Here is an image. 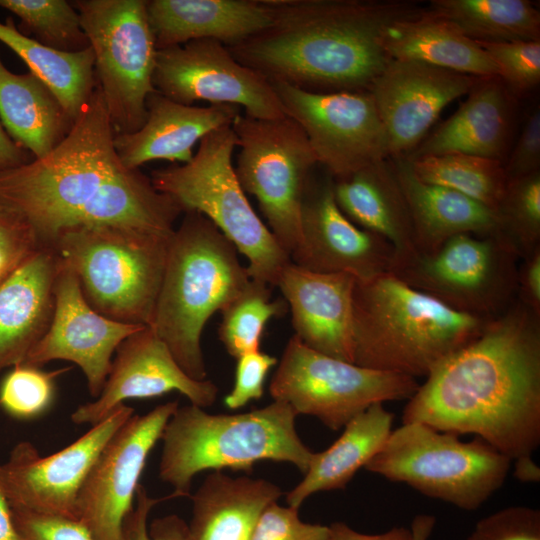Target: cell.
<instances>
[{"label": "cell", "instance_id": "obj_1", "mask_svg": "<svg viewBox=\"0 0 540 540\" xmlns=\"http://www.w3.org/2000/svg\"><path fill=\"white\" fill-rule=\"evenodd\" d=\"M97 85L64 139L48 154L0 170V210L43 247L78 226L112 225L171 236L182 209L139 169H127Z\"/></svg>", "mask_w": 540, "mask_h": 540}, {"label": "cell", "instance_id": "obj_2", "mask_svg": "<svg viewBox=\"0 0 540 540\" xmlns=\"http://www.w3.org/2000/svg\"><path fill=\"white\" fill-rule=\"evenodd\" d=\"M402 422L474 434L516 462L540 444V316L519 300L440 362Z\"/></svg>", "mask_w": 540, "mask_h": 540}, {"label": "cell", "instance_id": "obj_3", "mask_svg": "<svg viewBox=\"0 0 540 540\" xmlns=\"http://www.w3.org/2000/svg\"><path fill=\"white\" fill-rule=\"evenodd\" d=\"M272 23L228 47L269 82L310 92L368 91L392 60L383 37L422 10L400 0H267Z\"/></svg>", "mask_w": 540, "mask_h": 540}, {"label": "cell", "instance_id": "obj_4", "mask_svg": "<svg viewBox=\"0 0 540 540\" xmlns=\"http://www.w3.org/2000/svg\"><path fill=\"white\" fill-rule=\"evenodd\" d=\"M489 320L456 311L391 272L356 278L354 363L426 377L478 337Z\"/></svg>", "mask_w": 540, "mask_h": 540}, {"label": "cell", "instance_id": "obj_5", "mask_svg": "<svg viewBox=\"0 0 540 540\" xmlns=\"http://www.w3.org/2000/svg\"><path fill=\"white\" fill-rule=\"evenodd\" d=\"M235 246L202 214L185 212L168 246L151 327L184 372L207 376L201 348L203 328L249 283Z\"/></svg>", "mask_w": 540, "mask_h": 540}, {"label": "cell", "instance_id": "obj_6", "mask_svg": "<svg viewBox=\"0 0 540 540\" xmlns=\"http://www.w3.org/2000/svg\"><path fill=\"white\" fill-rule=\"evenodd\" d=\"M297 416L279 400L236 414H211L193 404L178 406L160 439L159 477L173 488L166 498L190 497L192 481L203 471L250 473L263 460L290 463L304 474L315 452L298 435Z\"/></svg>", "mask_w": 540, "mask_h": 540}, {"label": "cell", "instance_id": "obj_7", "mask_svg": "<svg viewBox=\"0 0 540 540\" xmlns=\"http://www.w3.org/2000/svg\"><path fill=\"white\" fill-rule=\"evenodd\" d=\"M171 236L78 226L61 232L50 248L75 273L92 309L114 321L150 326Z\"/></svg>", "mask_w": 540, "mask_h": 540}, {"label": "cell", "instance_id": "obj_8", "mask_svg": "<svg viewBox=\"0 0 540 540\" xmlns=\"http://www.w3.org/2000/svg\"><path fill=\"white\" fill-rule=\"evenodd\" d=\"M237 139L231 125L205 135L197 152L182 165L155 170L154 187L182 211H195L211 221L248 261L251 279L276 286L291 262L268 226L251 206L235 173L232 155Z\"/></svg>", "mask_w": 540, "mask_h": 540}, {"label": "cell", "instance_id": "obj_9", "mask_svg": "<svg viewBox=\"0 0 540 540\" xmlns=\"http://www.w3.org/2000/svg\"><path fill=\"white\" fill-rule=\"evenodd\" d=\"M512 461L475 436L471 441L420 422L392 430L364 467L461 510L480 508L504 484Z\"/></svg>", "mask_w": 540, "mask_h": 540}, {"label": "cell", "instance_id": "obj_10", "mask_svg": "<svg viewBox=\"0 0 540 540\" xmlns=\"http://www.w3.org/2000/svg\"><path fill=\"white\" fill-rule=\"evenodd\" d=\"M519 260L501 233H464L433 251L396 259L391 273L456 311L493 319L517 299Z\"/></svg>", "mask_w": 540, "mask_h": 540}, {"label": "cell", "instance_id": "obj_11", "mask_svg": "<svg viewBox=\"0 0 540 540\" xmlns=\"http://www.w3.org/2000/svg\"><path fill=\"white\" fill-rule=\"evenodd\" d=\"M71 4L94 54L95 76L115 134L134 133L145 123L146 102L155 92L156 47L145 0H76Z\"/></svg>", "mask_w": 540, "mask_h": 540}, {"label": "cell", "instance_id": "obj_12", "mask_svg": "<svg viewBox=\"0 0 540 540\" xmlns=\"http://www.w3.org/2000/svg\"><path fill=\"white\" fill-rule=\"evenodd\" d=\"M232 129L240 148L238 181L258 201L268 228L290 255L301 239V212L317 163L307 137L290 117L238 115Z\"/></svg>", "mask_w": 540, "mask_h": 540}, {"label": "cell", "instance_id": "obj_13", "mask_svg": "<svg viewBox=\"0 0 540 540\" xmlns=\"http://www.w3.org/2000/svg\"><path fill=\"white\" fill-rule=\"evenodd\" d=\"M413 377L357 365L315 351L293 335L271 379L273 400L297 415L317 418L333 431L375 403L409 400L419 387Z\"/></svg>", "mask_w": 540, "mask_h": 540}, {"label": "cell", "instance_id": "obj_14", "mask_svg": "<svg viewBox=\"0 0 540 540\" xmlns=\"http://www.w3.org/2000/svg\"><path fill=\"white\" fill-rule=\"evenodd\" d=\"M286 116L304 131L317 163L334 178L388 159L386 133L368 91L310 92L270 82Z\"/></svg>", "mask_w": 540, "mask_h": 540}, {"label": "cell", "instance_id": "obj_15", "mask_svg": "<svg viewBox=\"0 0 540 540\" xmlns=\"http://www.w3.org/2000/svg\"><path fill=\"white\" fill-rule=\"evenodd\" d=\"M153 86L184 105L206 101L242 107L246 116L255 119L286 116L272 84L212 39L157 50Z\"/></svg>", "mask_w": 540, "mask_h": 540}, {"label": "cell", "instance_id": "obj_16", "mask_svg": "<svg viewBox=\"0 0 540 540\" xmlns=\"http://www.w3.org/2000/svg\"><path fill=\"white\" fill-rule=\"evenodd\" d=\"M133 414L132 407L122 404L48 456H41L28 441L16 444L7 461L0 464V488L10 507L77 518L78 496L92 466Z\"/></svg>", "mask_w": 540, "mask_h": 540}, {"label": "cell", "instance_id": "obj_17", "mask_svg": "<svg viewBox=\"0 0 540 540\" xmlns=\"http://www.w3.org/2000/svg\"><path fill=\"white\" fill-rule=\"evenodd\" d=\"M178 401L133 414L107 442L78 496L77 518L94 540H124L147 459L178 408Z\"/></svg>", "mask_w": 540, "mask_h": 540}, {"label": "cell", "instance_id": "obj_18", "mask_svg": "<svg viewBox=\"0 0 540 540\" xmlns=\"http://www.w3.org/2000/svg\"><path fill=\"white\" fill-rule=\"evenodd\" d=\"M54 296L51 324L23 364L41 367L53 360L73 362L82 370L89 393L96 399L110 373L113 353L145 326L114 321L92 309L77 276L61 261Z\"/></svg>", "mask_w": 540, "mask_h": 540}, {"label": "cell", "instance_id": "obj_19", "mask_svg": "<svg viewBox=\"0 0 540 540\" xmlns=\"http://www.w3.org/2000/svg\"><path fill=\"white\" fill-rule=\"evenodd\" d=\"M479 77L412 60H391L370 93L382 121L390 159L407 157L441 111L467 95Z\"/></svg>", "mask_w": 540, "mask_h": 540}, {"label": "cell", "instance_id": "obj_20", "mask_svg": "<svg viewBox=\"0 0 540 540\" xmlns=\"http://www.w3.org/2000/svg\"><path fill=\"white\" fill-rule=\"evenodd\" d=\"M177 391L190 404L211 406L218 387L210 380L188 376L155 331L145 326L117 348L115 359L100 395L80 405L72 414L76 425H95L129 399H148Z\"/></svg>", "mask_w": 540, "mask_h": 540}, {"label": "cell", "instance_id": "obj_21", "mask_svg": "<svg viewBox=\"0 0 540 540\" xmlns=\"http://www.w3.org/2000/svg\"><path fill=\"white\" fill-rule=\"evenodd\" d=\"M290 259L310 271L349 273L364 279L391 272L395 250L341 211L332 182L315 187L310 182L301 212V239Z\"/></svg>", "mask_w": 540, "mask_h": 540}, {"label": "cell", "instance_id": "obj_22", "mask_svg": "<svg viewBox=\"0 0 540 540\" xmlns=\"http://www.w3.org/2000/svg\"><path fill=\"white\" fill-rule=\"evenodd\" d=\"M355 281L349 273L315 272L290 262L276 283L290 308L294 335L315 351L353 363Z\"/></svg>", "mask_w": 540, "mask_h": 540}, {"label": "cell", "instance_id": "obj_23", "mask_svg": "<svg viewBox=\"0 0 540 540\" xmlns=\"http://www.w3.org/2000/svg\"><path fill=\"white\" fill-rule=\"evenodd\" d=\"M144 125L134 133L115 134L114 147L122 165L139 169L152 160L189 162L193 147L208 133L232 125L240 108L228 104L198 107L184 105L151 93Z\"/></svg>", "mask_w": 540, "mask_h": 540}, {"label": "cell", "instance_id": "obj_24", "mask_svg": "<svg viewBox=\"0 0 540 540\" xmlns=\"http://www.w3.org/2000/svg\"><path fill=\"white\" fill-rule=\"evenodd\" d=\"M157 50L212 39L234 46L272 23L267 0H148Z\"/></svg>", "mask_w": 540, "mask_h": 540}, {"label": "cell", "instance_id": "obj_25", "mask_svg": "<svg viewBox=\"0 0 540 540\" xmlns=\"http://www.w3.org/2000/svg\"><path fill=\"white\" fill-rule=\"evenodd\" d=\"M513 96L500 77L480 78L458 110L405 158L463 153L503 162L511 136Z\"/></svg>", "mask_w": 540, "mask_h": 540}, {"label": "cell", "instance_id": "obj_26", "mask_svg": "<svg viewBox=\"0 0 540 540\" xmlns=\"http://www.w3.org/2000/svg\"><path fill=\"white\" fill-rule=\"evenodd\" d=\"M60 261L44 247L0 285V371L21 365L53 317Z\"/></svg>", "mask_w": 540, "mask_h": 540}, {"label": "cell", "instance_id": "obj_27", "mask_svg": "<svg viewBox=\"0 0 540 540\" xmlns=\"http://www.w3.org/2000/svg\"><path fill=\"white\" fill-rule=\"evenodd\" d=\"M391 160L409 209L416 252L433 251L459 234L501 233L495 211L456 191L422 181L406 158Z\"/></svg>", "mask_w": 540, "mask_h": 540}, {"label": "cell", "instance_id": "obj_28", "mask_svg": "<svg viewBox=\"0 0 540 540\" xmlns=\"http://www.w3.org/2000/svg\"><path fill=\"white\" fill-rule=\"evenodd\" d=\"M332 185L341 211L357 226L389 242L395 260L416 252L409 209L390 158L334 179Z\"/></svg>", "mask_w": 540, "mask_h": 540}, {"label": "cell", "instance_id": "obj_29", "mask_svg": "<svg viewBox=\"0 0 540 540\" xmlns=\"http://www.w3.org/2000/svg\"><path fill=\"white\" fill-rule=\"evenodd\" d=\"M281 495L268 480L212 471L190 496L187 540H251L260 515Z\"/></svg>", "mask_w": 540, "mask_h": 540}, {"label": "cell", "instance_id": "obj_30", "mask_svg": "<svg viewBox=\"0 0 540 540\" xmlns=\"http://www.w3.org/2000/svg\"><path fill=\"white\" fill-rule=\"evenodd\" d=\"M383 47L393 60L423 62L479 78L499 77L495 64L476 41L431 10L391 24Z\"/></svg>", "mask_w": 540, "mask_h": 540}, {"label": "cell", "instance_id": "obj_31", "mask_svg": "<svg viewBox=\"0 0 540 540\" xmlns=\"http://www.w3.org/2000/svg\"><path fill=\"white\" fill-rule=\"evenodd\" d=\"M375 403L352 418L326 450L314 453L303 479L286 495L289 506L299 509L317 492L344 489L360 468L377 455L392 432L394 414Z\"/></svg>", "mask_w": 540, "mask_h": 540}, {"label": "cell", "instance_id": "obj_32", "mask_svg": "<svg viewBox=\"0 0 540 540\" xmlns=\"http://www.w3.org/2000/svg\"><path fill=\"white\" fill-rule=\"evenodd\" d=\"M0 123L16 144L41 158L64 139L74 122L37 76L9 71L0 57Z\"/></svg>", "mask_w": 540, "mask_h": 540}, {"label": "cell", "instance_id": "obj_33", "mask_svg": "<svg viewBox=\"0 0 540 540\" xmlns=\"http://www.w3.org/2000/svg\"><path fill=\"white\" fill-rule=\"evenodd\" d=\"M0 42L52 91L74 122L97 85L92 49L64 52L47 47L22 34L11 18L0 22Z\"/></svg>", "mask_w": 540, "mask_h": 540}, {"label": "cell", "instance_id": "obj_34", "mask_svg": "<svg viewBox=\"0 0 540 540\" xmlns=\"http://www.w3.org/2000/svg\"><path fill=\"white\" fill-rule=\"evenodd\" d=\"M429 10L477 42L540 40V12L528 0H432Z\"/></svg>", "mask_w": 540, "mask_h": 540}, {"label": "cell", "instance_id": "obj_35", "mask_svg": "<svg viewBox=\"0 0 540 540\" xmlns=\"http://www.w3.org/2000/svg\"><path fill=\"white\" fill-rule=\"evenodd\" d=\"M408 161L422 181L456 191L493 211L506 189L507 177L500 160L447 153Z\"/></svg>", "mask_w": 540, "mask_h": 540}, {"label": "cell", "instance_id": "obj_36", "mask_svg": "<svg viewBox=\"0 0 540 540\" xmlns=\"http://www.w3.org/2000/svg\"><path fill=\"white\" fill-rule=\"evenodd\" d=\"M286 302L271 300V285L250 279L246 287L220 312L218 336L234 358L260 350L267 322L284 314Z\"/></svg>", "mask_w": 540, "mask_h": 540}, {"label": "cell", "instance_id": "obj_37", "mask_svg": "<svg viewBox=\"0 0 540 540\" xmlns=\"http://www.w3.org/2000/svg\"><path fill=\"white\" fill-rule=\"evenodd\" d=\"M0 7L20 19L22 34L47 47L78 52L89 40L80 16L71 2L65 0H0Z\"/></svg>", "mask_w": 540, "mask_h": 540}, {"label": "cell", "instance_id": "obj_38", "mask_svg": "<svg viewBox=\"0 0 540 540\" xmlns=\"http://www.w3.org/2000/svg\"><path fill=\"white\" fill-rule=\"evenodd\" d=\"M495 212L520 259L540 247V171L508 180Z\"/></svg>", "mask_w": 540, "mask_h": 540}, {"label": "cell", "instance_id": "obj_39", "mask_svg": "<svg viewBox=\"0 0 540 540\" xmlns=\"http://www.w3.org/2000/svg\"><path fill=\"white\" fill-rule=\"evenodd\" d=\"M68 370L47 372L25 364L14 366L1 381L0 407L19 420L43 416L54 403L56 378Z\"/></svg>", "mask_w": 540, "mask_h": 540}, {"label": "cell", "instance_id": "obj_40", "mask_svg": "<svg viewBox=\"0 0 540 540\" xmlns=\"http://www.w3.org/2000/svg\"><path fill=\"white\" fill-rule=\"evenodd\" d=\"M477 43L493 61L499 77L513 95L527 93L539 85L540 40Z\"/></svg>", "mask_w": 540, "mask_h": 540}, {"label": "cell", "instance_id": "obj_41", "mask_svg": "<svg viewBox=\"0 0 540 540\" xmlns=\"http://www.w3.org/2000/svg\"><path fill=\"white\" fill-rule=\"evenodd\" d=\"M466 540H540V511L511 506L480 519Z\"/></svg>", "mask_w": 540, "mask_h": 540}, {"label": "cell", "instance_id": "obj_42", "mask_svg": "<svg viewBox=\"0 0 540 540\" xmlns=\"http://www.w3.org/2000/svg\"><path fill=\"white\" fill-rule=\"evenodd\" d=\"M161 500L150 497L139 485L134 507L124 522V540H187L188 524L175 514L156 518L148 527L149 514Z\"/></svg>", "mask_w": 540, "mask_h": 540}, {"label": "cell", "instance_id": "obj_43", "mask_svg": "<svg viewBox=\"0 0 540 540\" xmlns=\"http://www.w3.org/2000/svg\"><path fill=\"white\" fill-rule=\"evenodd\" d=\"M298 510L270 504L260 515L251 540H329V526L303 522Z\"/></svg>", "mask_w": 540, "mask_h": 540}, {"label": "cell", "instance_id": "obj_44", "mask_svg": "<svg viewBox=\"0 0 540 540\" xmlns=\"http://www.w3.org/2000/svg\"><path fill=\"white\" fill-rule=\"evenodd\" d=\"M11 514L21 540H94L77 518L19 508Z\"/></svg>", "mask_w": 540, "mask_h": 540}, {"label": "cell", "instance_id": "obj_45", "mask_svg": "<svg viewBox=\"0 0 540 540\" xmlns=\"http://www.w3.org/2000/svg\"><path fill=\"white\" fill-rule=\"evenodd\" d=\"M236 359L234 384L224 398V404L231 410L242 408L263 396L267 374L277 363L276 357L261 350L245 353Z\"/></svg>", "mask_w": 540, "mask_h": 540}, {"label": "cell", "instance_id": "obj_46", "mask_svg": "<svg viewBox=\"0 0 540 540\" xmlns=\"http://www.w3.org/2000/svg\"><path fill=\"white\" fill-rule=\"evenodd\" d=\"M42 248L28 226L0 210V285Z\"/></svg>", "mask_w": 540, "mask_h": 540}, {"label": "cell", "instance_id": "obj_47", "mask_svg": "<svg viewBox=\"0 0 540 540\" xmlns=\"http://www.w3.org/2000/svg\"><path fill=\"white\" fill-rule=\"evenodd\" d=\"M504 166L507 181L540 171V107L526 116L521 134Z\"/></svg>", "mask_w": 540, "mask_h": 540}, {"label": "cell", "instance_id": "obj_48", "mask_svg": "<svg viewBox=\"0 0 540 540\" xmlns=\"http://www.w3.org/2000/svg\"><path fill=\"white\" fill-rule=\"evenodd\" d=\"M521 259L517 272V300L540 316V247Z\"/></svg>", "mask_w": 540, "mask_h": 540}, {"label": "cell", "instance_id": "obj_49", "mask_svg": "<svg viewBox=\"0 0 540 540\" xmlns=\"http://www.w3.org/2000/svg\"><path fill=\"white\" fill-rule=\"evenodd\" d=\"M329 527V540H414L411 529L406 527H393L380 534L361 533L344 522H334Z\"/></svg>", "mask_w": 540, "mask_h": 540}, {"label": "cell", "instance_id": "obj_50", "mask_svg": "<svg viewBox=\"0 0 540 540\" xmlns=\"http://www.w3.org/2000/svg\"><path fill=\"white\" fill-rule=\"evenodd\" d=\"M31 156L8 136L0 123V170L26 164L34 159Z\"/></svg>", "mask_w": 540, "mask_h": 540}, {"label": "cell", "instance_id": "obj_51", "mask_svg": "<svg viewBox=\"0 0 540 540\" xmlns=\"http://www.w3.org/2000/svg\"><path fill=\"white\" fill-rule=\"evenodd\" d=\"M0 540H21L15 528L11 507L0 488Z\"/></svg>", "mask_w": 540, "mask_h": 540}, {"label": "cell", "instance_id": "obj_52", "mask_svg": "<svg viewBox=\"0 0 540 540\" xmlns=\"http://www.w3.org/2000/svg\"><path fill=\"white\" fill-rule=\"evenodd\" d=\"M434 523V518L429 515L415 517L410 528L414 540H427L433 530Z\"/></svg>", "mask_w": 540, "mask_h": 540}, {"label": "cell", "instance_id": "obj_53", "mask_svg": "<svg viewBox=\"0 0 540 540\" xmlns=\"http://www.w3.org/2000/svg\"><path fill=\"white\" fill-rule=\"evenodd\" d=\"M515 474L519 480L526 482H536L540 478L539 468L532 458L516 462Z\"/></svg>", "mask_w": 540, "mask_h": 540}]
</instances>
